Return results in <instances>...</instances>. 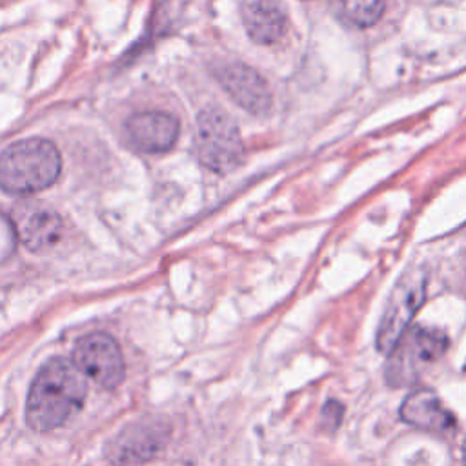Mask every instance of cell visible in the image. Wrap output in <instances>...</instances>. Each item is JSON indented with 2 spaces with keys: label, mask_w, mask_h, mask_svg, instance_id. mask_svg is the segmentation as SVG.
<instances>
[{
  "label": "cell",
  "mask_w": 466,
  "mask_h": 466,
  "mask_svg": "<svg viewBox=\"0 0 466 466\" xmlns=\"http://www.w3.org/2000/svg\"><path fill=\"white\" fill-rule=\"evenodd\" d=\"M462 461H464V466H466V441L462 444Z\"/></svg>",
  "instance_id": "obj_14"
},
{
  "label": "cell",
  "mask_w": 466,
  "mask_h": 466,
  "mask_svg": "<svg viewBox=\"0 0 466 466\" xmlns=\"http://www.w3.org/2000/svg\"><path fill=\"white\" fill-rule=\"evenodd\" d=\"M215 78L229 98L244 111L262 116L271 107V91L258 71L242 62H224L215 67Z\"/></svg>",
  "instance_id": "obj_7"
},
{
  "label": "cell",
  "mask_w": 466,
  "mask_h": 466,
  "mask_svg": "<svg viewBox=\"0 0 466 466\" xmlns=\"http://www.w3.org/2000/svg\"><path fill=\"white\" fill-rule=\"evenodd\" d=\"M448 346V339L435 328L415 326L399 339L395 348L390 351L386 364V380L391 386H408L433 364Z\"/></svg>",
  "instance_id": "obj_4"
},
{
  "label": "cell",
  "mask_w": 466,
  "mask_h": 466,
  "mask_svg": "<svg viewBox=\"0 0 466 466\" xmlns=\"http://www.w3.org/2000/svg\"><path fill=\"white\" fill-rule=\"evenodd\" d=\"M426 279L420 271H410L393 288L377 331V348L390 353L404 335L411 317L424 300Z\"/></svg>",
  "instance_id": "obj_5"
},
{
  "label": "cell",
  "mask_w": 466,
  "mask_h": 466,
  "mask_svg": "<svg viewBox=\"0 0 466 466\" xmlns=\"http://www.w3.org/2000/svg\"><path fill=\"white\" fill-rule=\"evenodd\" d=\"M166 428L160 422H137L122 430L111 444V459L116 464H137L151 457L162 444Z\"/></svg>",
  "instance_id": "obj_10"
},
{
  "label": "cell",
  "mask_w": 466,
  "mask_h": 466,
  "mask_svg": "<svg viewBox=\"0 0 466 466\" xmlns=\"http://www.w3.org/2000/svg\"><path fill=\"white\" fill-rule=\"evenodd\" d=\"M400 417L411 426L435 433H448L455 428V417L431 390L408 395L400 406Z\"/></svg>",
  "instance_id": "obj_12"
},
{
  "label": "cell",
  "mask_w": 466,
  "mask_h": 466,
  "mask_svg": "<svg viewBox=\"0 0 466 466\" xmlns=\"http://www.w3.org/2000/svg\"><path fill=\"white\" fill-rule=\"evenodd\" d=\"M60 167V153L51 140H18L0 153V189L11 195L42 191L58 178Z\"/></svg>",
  "instance_id": "obj_2"
},
{
  "label": "cell",
  "mask_w": 466,
  "mask_h": 466,
  "mask_svg": "<svg viewBox=\"0 0 466 466\" xmlns=\"http://www.w3.org/2000/svg\"><path fill=\"white\" fill-rule=\"evenodd\" d=\"M86 391V375L73 362L62 357L47 360L27 393V424L36 431L58 428L82 408Z\"/></svg>",
  "instance_id": "obj_1"
},
{
  "label": "cell",
  "mask_w": 466,
  "mask_h": 466,
  "mask_svg": "<svg viewBox=\"0 0 466 466\" xmlns=\"http://www.w3.org/2000/svg\"><path fill=\"white\" fill-rule=\"evenodd\" d=\"M73 364L102 388H116L124 379V359L118 344L106 333L82 337L73 350Z\"/></svg>",
  "instance_id": "obj_6"
},
{
  "label": "cell",
  "mask_w": 466,
  "mask_h": 466,
  "mask_svg": "<svg viewBox=\"0 0 466 466\" xmlns=\"http://www.w3.org/2000/svg\"><path fill=\"white\" fill-rule=\"evenodd\" d=\"M178 120L166 111H140L126 120V135L144 153L167 151L178 137Z\"/></svg>",
  "instance_id": "obj_8"
},
{
  "label": "cell",
  "mask_w": 466,
  "mask_h": 466,
  "mask_svg": "<svg viewBox=\"0 0 466 466\" xmlns=\"http://www.w3.org/2000/svg\"><path fill=\"white\" fill-rule=\"evenodd\" d=\"M333 4L337 15L357 27L375 24L386 7V0H335Z\"/></svg>",
  "instance_id": "obj_13"
},
{
  "label": "cell",
  "mask_w": 466,
  "mask_h": 466,
  "mask_svg": "<svg viewBox=\"0 0 466 466\" xmlns=\"http://www.w3.org/2000/svg\"><path fill=\"white\" fill-rule=\"evenodd\" d=\"M240 15L248 35L257 44H275L286 33L288 15L280 0H244Z\"/></svg>",
  "instance_id": "obj_11"
},
{
  "label": "cell",
  "mask_w": 466,
  "mask_h": 466,
  "mask_svg": "<svg viewBox=\"0 0 466 466\" xmlns=\"http://www.w3.org/2000/svg\"><path fill=\"white\" fill-rule=\"evenodd\" d=\"M195 144L200 164L217 175L235 169L244 153L237 124L218 107H206L198 113Z\"/></svg>",
  "instance_id": "obj_3"
},
{
  "label": "cell",
  "mask_w": 466,
  "mask_h": 466,
  "mask_svg": "<svg viewBox=\"0 0 466 466\" xmlns=\"http://www.w3.org/2000/svg\"><path fill=\"white\" fill-rule=\"evenodd\" d=\"M11 224L15 235L29 251L49 248L58 240L62 233V220L58 213L38 204L15 208Z\"/></svg>",
  "instance_id": "obj_9"
}]
</instances>
